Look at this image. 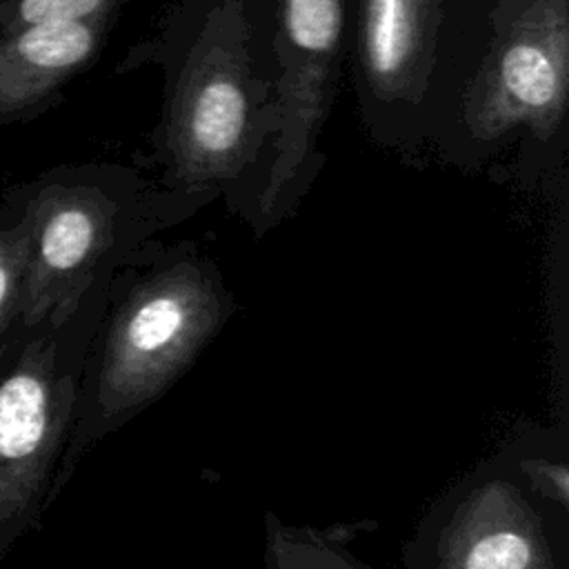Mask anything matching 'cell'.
<instances>
[{
    "instance_id": "obj_7",
    "label": "cell",
    "mask_w": 569,
    "mask_h": 569,
    "mask_svg": "<svg viewBox=\"0 0 569 569\" xmlns=\"http://www.w3.org/2000/svg\"><path fill=\"white\" fill-rule=\"evenodd\" d=\"M271 7L282 129L262 204V231L298 207L325 164L322 136L351 44V0H271Z\"/></svg>"
},
{
    "instance_id": "obj_4",
    "label": "cell",
    "mask_w": 569,
    "mask_h": 569,
    "mask_svg": "<svg viewBox=\"0 0 569 569\" xmlns=\"http://www.w3.org/2000/svg\"><path fill=\"white\" fill-rule=\"evenodd\" d=\"M473 33V0H351V87L367 138L429 153Z\"/></svg>"
},
{
    "instance_id": "obj_9",
    "label": "cell",
    "mask_w": 569,
    "mask_h": 569,
    "mask_svg": "<svg viewBox=\"0 0 569 569\" xmlns=\"http://www.w3.org/2000/svg\"><path fill=\"white\" fill-rule=\"evenodd\" d=\"M31 256V211L24 187L0 202V365L20 329Z\"/></svg>"
},
{
    "instance_id": "obj_8",
    "label": "cell",
    "mask_w": 569,
    "mask_h": 569,
    "mask_svg": "<svg viewBox=\"0 0 569 569\" xmlns=\"http://www.w3.org/2000/svg\"><path fill=\"white\" fill-rule=\"evenodd\" d=\"M122 11L0 31V122L51 109L71 78L100 56Z\"/></svg>"
},
{
    "instance_id": "obj_6",
    "label": "cell",
    "mask_w": 569,
    "mask_h": 569,
    "mask_svg": "<svg viewBox=\"0 0 569 569\" xmlns=\"http://www.w3.org/2000/svg\"><path fill=\"white\" fill-rule=\"evenodd\" d=\"M191 249L160 251V289L149 273L140 278L133 258L109 280L107 305L82 367L69 442L62 451L47 507L60 496L76 465L104 433L127 420L160 382V371L178 362L196 333V293L200 273Z\"/></svg>"
},
{
    "instance_id": "obj_3",
    "label": "cell",
    "mask_w": 569,
    "mask_h": 569,
    "mask_svg": "<svg viewBox=\"0 0 569 569\" xmlns=\"http://www.w3.org/2000/svg\"><path fill=\"white\" fill-rule=\"evenodd\" d=\"M113 273L36 325L20 327L0 365V560L20 536L42 529Z\"/></svg>"
},
{
    "instance_id": "obj_1",
    "label": "cell",
    "mask_w": 569,
    "mask_h": 569,
    "mask_svg": "<svg viewBox=\"0 0 569 569\" xmlns=\"http://www.w3.org/2000/svg\"><path fill=\"white\" fill-rule=\"evenodd\" d=\"M140 69L162 80L149 167L171 222L222 198L262 231L282 129L271 0H173L116 64Z\"/></svg>"
},
{
    "instance_id": "obj_10",
    "label": "cell",
    "mask_w": 569,
    "mask_h": 569,
    "mask_svg": "<svg viewBox=\"0 0 569 569\" xmlns=\"http://www.w3.org/2000/svg\"><path fill=\"white\" fill-rule=\"evenodd\" d=\"M538 560L533 529L513 522H491L469 533L458 556V569H533Z\"/></svg>"
},
{
    "instance_id": "obj_5",
    "label": "cell",
    "mask_w": 569,
    "mask_h": 569,
    "mask_svg": "<svg viewBox=\"0 0 569 569\" xmlns=\"http://www.w3.org/2000/svg\"><path fill=\"white\" fill-rule=\"evenodd\" d=\"M31 256L20 327L73 302L173 224L153 180L120 162L62 164L24 184Z\"/></svg>"
},
{
    "instance_id": "obj_2",
    "label": "cell",
    "mask_w": 569,
    "mask_h": 569,
    "mask_svg": "<svg viewBox=\"0 0 569 569\" xmlns=\"http://www.w3.org/2000/svg\"><path fill=\"white\" fill-rule=\"evenodd\" d=\"M429 156L522 189L569 178V0H473V33Z\"/></svg>"
},
{
    "instance_id": "obj_11",
    "label": "cell",
    "mask_w": 569,
    "mask_h": 569,
    "mask_svg": "<svg viewBox=\"0 0 569 569\" xmlns=\"http://www.w3.org/2000/svg\"><path fill=\"white\" fill-rule=\"evenodd\" d=\"M129 0H0V31L51 20H84L122 11Z\"/></svg>"
}]
</instances>
